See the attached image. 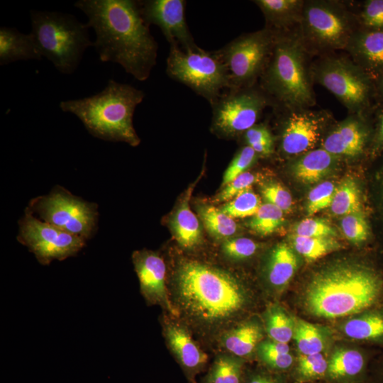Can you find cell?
I'll list each match as a JSON object with an SVG mask.
<instances>
[{
    "label": "cell",
    "mask_w": 383,
    "mask_h": 383,
    "mask_svg": "<svg viewBox=\"0 0 383 383\" xmlns=\"http://www.w3.org/2000/svg\"><path fill=\"white\" fill-rule=\"evenodd\" d=\"M328 362L321 353L301 355L298 372L303 378L313 379L323 376L328 370Z\"/></svg>",
    "instance_id": "obj_41"
},
{
    "label": "cell",
    "mask_w": 383,
    "mask_h": 383,
    "mask_svg": "<svg viewBox=\"0 0 383 383\" xmlns=\"http://www.w3.org/2000/svg\"><path fill=\"white\" fill-rule=\"evenodd\" d=\"M383 282L362 265L339 263L318 272L305 292V306L313 315L335 318L370 308L379 299Z\"/></svg>",
    "instance_id": "obj_2"
},
{
    "label": "cell",
    "mask_w": 383,
    "mask_h": 383,
    "mask_svg": "<svg viewBox=\"0 0 383 383\" xmlns=\"http://www.w3.org/2000/svg\"><path fill=\"white\" fill-rule=\"evenodd\" d=\"M249 383H276V382L267 377L257 376L253 378Z\"/></svg>",
    "instance_id": "obj_47"
},
{
    "label": "cell",
    "mask_w": 383,
    "mask_h": 383,
    "mask_svg": "<svg viewBox=\"0 0 383 383\" xmlns=\"http://www.w3.org/2000/svg\"><path fill=\"white\" fill-rule=\"evenodd\" d=\"M246 145L257 155L269 156L273 152L274 138L269 128L262 124L255 125L244 133Z\"/></svg>",
    "instance_id": "obj_37"
},
{
    "label": "cell",
    "mask_w": 383,
    "mask_h": 383,
    "mask_svg": "<svg viewBox=\"0 0 383 383\" xmlns=\"http://www.w3.org/2000/svg\"><path fill=\"white\" fill-rule=\"evenodd\" d=\"M301 21L306 38L323 48H347L353 35L345 11L330 2L304 4Z\"/></svg>",
    "instance_id": "obj_13"
},
{
    "label": "cell",
    "mask_w": 383,
    "mask_h": 383,
    "mask_svg": "<svg viewBox=\"0 0 383 383\" xmlns=\"http://www.w3.org/2000/svg\"><path fill=\"white\" fill-rule=\"evenodd\" d=\"M326 118L322 111L305 109L292 110L284 121L282 150L291 155L312 150L320 138Z\"/></svg>",
    "instance_id": "obj_15"
},
{
    "label": "cell",
    "mask_w": 383,
    "mask_h": 383,
    "mask_svg": "<svg viewBox=\"0 0 383 383\" xmlns=\"http://www.w3.org/2000/svg\"><path fill=\"white\" fill-rule=\"evenodd\" d=\"M144 96L143 91L110 79L101 92L84 99L62 101L60 108L77 116L95 137L136 146L140 138L133 117Z\"/></svg>",
    "instance_id": "obj_4"
},
{
    "label": "cell",
    "mask_w": 383,
    "mask_h": 383,
    "mask_svg": "<svg viewBox=\"0 0 383 383\" xmlns=\"http://www.w3.org/2000/svg\"><path fill=\"white\" fill-rule=\"evenodd\" d=\"M336 188L331 182H323L311 190L308 195L307 213L312 216L320 211L330 207Z\"/></svg>",
    "instance_id": "obj_38"
},
{
    "label": "cell",
    "mask_w": 383,
    "mask_h": 383,
    "mask_svg": "<svg viewBox=\"0 0 383 383\" xmlns=\"http://www.w3.org/2000/svg\"><path fill=\"white\" fill-rule=\"evenodd\" d=\"M284 212L278 207L266 203L249 221V228L255 233L268 235L275 232L283 223Z\"/></svg>",
    "instance_id": "obj_32"
},
{
    "label": "cell",
    "mask_w": 383,
    "mask_h": 383,
    "mask_svg": "<svg viewBox=\"0 0 383 383\" xmlns=\"http://www.w3.org/2000/svg\"><path fill=\"white\" fill-rule=\"evenodd\" d=\"M367 137L363 123L352 117L328 133L323 140V148L333 156L355 157L363 152Z\"/></svg>",
    "instance_id": "obj_18"
},
{
    "label": "cell",
    "mask_w": 383,
    "mask_h": 383,
    "mask_svg": "<svg viewBox=\"0 0 383 383\" xmlns=\"http://www.w3.org/2000/svg\"><path fill=\"white\" fill-rule=\"evenodd\" d=\"M297 265V258L292 250L287 244L277 245L269 258L267 278L270 283L276 287L285 285L293 277Z\"/></svg>",
    "instance_id": "obj_24"
},
{
    "label": "cell",
    "mask_w": 383,
    "mask_h": 383,
    "mask_svg": "<svg viewBox=\"0 0 383 383\" xmlns=\"http://www.w3.org/2000/svg\"><path fill=\"white\" fill-rule=\"evenodd\" d=\"M140 5L146 23L157 26L170 46H178L187 52L199 47L187 23L186 1L148 0L140 1Z\"/></svg>",
    "instance_id": "obj_14"
},
{
    "label": "cell",
    "mask_w": 383,
    "mask_h": 383,
    "mask_svg": "<svg viewBox=\"0 0 383 383\" xmlns=\"http://www.w3.org/2000/svg\"><path fill=\"white\" fill-rule=\"evenodd\" d=\"M261 205L260 197L250 188L227 201L220 209L232 218H245L253 216Z\"/></svg>",
    "instance_id": "obj_33"
},
{
    "label": "cell",
    "mask_w": 383,
    "mask_h": 383,
    "mask_svg": "<svg viewBox=\"0 0 383 383\" xmlns=\"http://www.w3.org/2000/svg\"><path fill=\"white\" fill-rule=\"evenodd\" d=\"M357 65L371 78L383 74V30H367L354 33L348 45Z\"/></svg>",
    "instance_id": "obj_17"
},
{
    "label": "cell",
    "mask_w": 383,
    "mask_h": 383,
    "mask_svg": "<svg viewBox=\"0 0 383 383\" xmlns=\"http://www.w3.org/2000/svg\"><path fill=\"white\" fill-rule=\"evenodd\" d=\"M18 238L44 265L76 255L85 244V239L40 221L28 211L20 221Z\"/></svg>",
    "instance_id": "obj_12"
},
{
    "label": "cell",
    "mask_w": 383,
    "mask_h": 383,
    "mask_svg": "<svg viewBox=\"0 0 383 383\" xmlns=\"http://www.w3.org/2000/svg\"><path fill=\"white\" fill-rule=\"evenodd\" d=\"M257 350L261 359L273 368L284 370L289 368L293 362L288 343L274 340L263 341L258 344Z\"/></svg>",
    "instance_id": "obj_34"
},
{
    "label": "cell",
    "mask_w": 383,
    "mask_h": 383,
    "mask_svg": "<svg viewBox=\"0 0 383 383\" xmlns=\"http://www.w3.org/2000/svg\"><path fill=\"white\" fill-rule=\"evenodd\" d=\"M277 33L265 28L245 33L216 50L227 67L229 89L253 86L269 62Z\"/></svg>",
    "instance_id": "obj_8"
},
{
    "label": "cell",
    "mask_w": 383,
    "mask_h": 383,
    "mask_svg": "<svg viewBox=\"0 0 383 383\" xmlns=\"http://www.w3.org/2000/svg\"><path fill=\"white\" fill-rule=\"evenodd\" d=\"M176 289L184 310L205 323L230 319L246 301L244 289L234 277L196 261L184 262L179 266Z\"/></svg>",
    "instance_id": "obj_3"
},
{
    "label": "cell",
    "mask_w": 383,
    "mask_h": 383,
    "mask_svg": "<svg viewBox=\"0 0 383 383\" xmlns=\"http://www.w3.org/2000/svg\"><path fill=\"white\" fill-rule=\"evenodd\" d=\"M265 92L252 87L228 89L211 105L212 130L233 137L255 125L268 104Z\"/></svg>",
    "instance_id": "obj_9"
},
{
    "label": "cell",
    "mask_w": 383,
    "mask_h": 383,
    "mask_svg": "<svg viewBox=\"0 0 383 383\" xmlns=\"http://www.w3.org/2000/svg\"><path fill=\"white\" fill-rule=\"evenodd\" d=\"M133 262L140 290L148 302L160 304L173 312L165 287V264L162 258L151 251L135 252Z\"/></svg>",
    "instance_id": "obj_16"
},
{
    "label": "cell",
    "mask_w": 383,
    "mask_h": 383,
    "mask_svg": "<svg viewBox=\"0 0 383 383\" xmlns=\"http://www.w3.org/2000/svg\"><path fill=\"white\" fill-rule=\"evenodd\" d=\"M30 209V212L38 213L43 221L84 239L91 235L96 225L94 204L65 191L53 192L32 200Z\"/></svg>",
    "instance_id": "obj_11"
},
{
    "label": "cell",
    "mask_w": 383,
    "mask_h": 383,
    "mask_svg": "<svg viewBox=\"0 0 383 383\" xmlns=\"http://www.w3.org/2000/svg\"><path fill=\"white\" fill-rule=\"evenodd\" d=\"M262 338L260 326L255 322H246L227 332L223 344L233 355L243 357L254 350Z\"/></svg>",
    "instance_id": "obj_25"
},
{
    "label": "cell",
    "mask_w": 383,
    "mask_h": 383,
    "mask_svg": "<svg viewBox=\"0 0 383 383\" xmlns=\"http://www.w3.org/2000/svg\"><path fill=\"white\" fill-rule=\"evenodd\" d=\"M379 91L383 96V74L378 79Z\"/></svg>",
    "instance_id": "obj_49"
},
{
    "label": "cell",
    "mask_w": 383,
    "mask_h": 383,
    "mask_svg": "<svg viewBox=\"0 0 383 383\" xmlns=\"http://www.w3.org/2000/svg\"><path fill=\"white\" fill-rule=\"evenodd\" d=\"M341 228L346 238L355 243H362L368 237L367 223L361 211L343 216Z\"/></svg>",
    "instance_id": "obj_39"
},
{
    "label": "cell",
    "mask_w": 383,
    "mask_h": 383,
    "mask_svg": "<svg viewBox=\"0 0 383 383\" xmlns=\"http://www.w3.org/2000/svg\"><path fill=\"white\" fill-rule=\"evenodd\" d=\"M198 213L206 230L217 239L228 238L238 231V225L220 209L204 204L198 208Z\"/></svg>",
    "instance_id": "obj_26"
},
{
    "label": "cell",
    "mask_w": 383,
    "mask_h": 383,
    "mask_svg": "<svg viewBox=\"0 0 383 383\" xmlns=\"http://www.w3.org/2000/svg\"><path fill=\"white\" fill-rule=\"evenodd\" d=\"M166 72L204 97L211 106L230 88L227 67L216 50L209 52L198 47L187 52L171 45Z\"/></svg>",
    "instance_id": "obj_7"
},
{
    "label": "cell",
    "mask_w": 383,
    "mask_h": 383,
    "mask_svg": "<svg viewBox=\"0 0 383 383\" xmlns=\"http://www.w3.org/2000/svg\"><path fill=\"white\" fill-rule=\"evenodd\" d=\"M360 18L366 29L383 30V0L367 1Z\"/></svg>",
    "instance_id": "obj_46"
},
{
    "label": "cell",
    "mask_w": 383,
    "mask_h": 383,
    "mask_svg": "<svg viewBox=\"0 0 383 383\" xmlns=\"http://www.w3.org/2000/svg\"><path fill=\"white\" fill-rule=\"evenodd\" d=\"M330 208L336 216L361 211L360 190L353 179H345L336 188Z\"/></svg>",
    "instance_id": "obj_28"
},
{
    "label": "cell",
    "mask_w": 383,
    "mask_h": 383,
    "mask_svg": "<svg viewBox=\"0 0 383 383\" xmlns=\"http://www.w3.org/2000/svg\"><path fill=\"white\" fill-rule=\"evenodd\" d=\"M294 338L301 355L321 353L324 348V339L320 330L309 322L297 321Z\"/></svg>",
    "instance_id": "obj_31"
},
{
    "label": "cell",
    "mask_w": 383,
    "mask_h": 383,
    "mask_svg": "<svg viewBox=\"0 0 383 383\" xmlns=\"http://www.w3.org/2000/svg\"><path fill=\"white\" fill-rule=\"evenodd\" d=\"M193 187H190L187 191L170 221L175 239L185 249L194 248L201 241L199 220L190 209L189 204Z\"/></svg>",
    "instance_id": "obj_20"
},
{
    "label": "cell",
    "mask_w": 383,
    "mask_h": 383,
    "mask_svg": "<svg viewBox=\"0 0 383 383\" xmlns=\"http://www.w3.org/2000/svg\"><path fill=\"white\" fill-rule=\"evenodd\" d=\"M267 331L272 340L288 343L294 337V326L284 311L273 309L267 315Z\"/></svg>",
    "instance_id": "obj_35"
},
{
    "label": "cell",
    "mask_w": 383,
    "mask_h": 383,
    "mask_svg": "<svg viewBox=\"0 0 383 383\" xmlns=\"http://www.w3.org/2000/svg\"><path fill=\"white\" fill-rule=\"evenodd\" d=\"M267 27L274 31L284 28L301 18L304 3L299 0H257Z\"/></svg>",
    "instance_id": "obj_22"
},
{
    "label": "cell",
    "mask_w": 383,
    "mask_h": 383,
    "mask_svg": "<svg viewBox=\"0 0 383 383\" xmlns=\"http://www.w3.org/2000/svg\"><path fill=\"white\" fill-rule=\"evenodd\" d=\"M300 39L277 33L271 57L262 74V86L283 106L302 109L314 102Z\"/></svg>",
    "instance_id": "obj_5"
},
{
    "label": "cell",
    "mask_w": 383,
    "mask_h": 383,
    "mask_svg": "<svg viewBox=\"0 0 383 383\" xmlns=\"http://www.w3.org/2000/svg\"><path fill=\"white\" fill-rule=\"evenodd\" d=\"M30 33L40 55L63 74H72L79 65L84 52L94 46L88 27L74 16L57 11H30Z\"/></svg>",
    "instance_id": "obj_6"
},
{
    "label": "cell",
    "mask_w": 383,
    "mask_h": 383,
    "mask_svg": "<svg viewBox=\"0 0 383 383\" xmlns=\"http://www.w3.org/2000/svg\"><path fill=\"white\" fill-rule=\"evenodd\" d=\"M261 193L267 203L278 207L283 212H289L292 209V196L280 184L271 182L264 184Z\"/></svg>",
    "instance_id": "obj_45"
},
{
    "label": "cell",
    "mask_w": 383,
    "mask_h": 383,
    "mask_svg": "<svg viewBox=\"0 0 383 383\" xmlns=\"http://www.w3.org/2000/svg\"><path fill=\"white\" fill-rule=\"evenodd\" d=\"M240 370V360L228 355L220 356L213 367L211 383H239Z\"/></svg>",
    "instance_id": "obj_36"
},
{
    "label": "cell",
    "mask_w": 383,
    "mask_h": 383,
    "mask_svg": "<svg viewBox=\"0 0 383 383\" xmlns=\"http://www.w3.org/2000/svg\"><path fill=\"white\" fill-rule=\"evenodd\" d=\"M292 243L300 255L306 260H318L337 250L339 244L333 237H303L293 235Z\"/></svg>",
    "instance_id": "obj_30"
},
{
    "label": "cell",
    "mask_w": 383,
    "mask_h": 383,
    "mask_svg": "<svg viewBox=\"0 0 383 383\" xmlns=\"http://www.w3.org/2000/svg\"><path fill=\"white\" fill-rule=\"evenodd\" d=\"M294 235L303 237H334L335 229L321 218H309L302 220L294 228Z\"/></svg>",
    "instance_id": "obj_42"
},
{
    "label": "cell",
    "mask_w": 383,
    "mask_h": 383,
    "mask_svg": "<svg viewBox=\"0 0 383 383\" xmlns=\"http://www.w3.org/2000/svg\"><path fill=\"white\" fill-rule=\"evenodd\" d=\"M334 163L333 155L323 148L306 152L294 165L295 177L301 182L313 184L324 177Z\"/></svg>",
    "instance_id": "obj_23"
},
{
    "label": "cell",
    "mask_w": 383,
    "mask_h": 383,
    "mask_svg": "<svg viewBox=\"0 0 383 383\" xmlns=\"http://www.w3.org/2000/svg\"><path fill=\"white\" fill-rule=\"evenodd\" d=\"M379 140L383 142V113L379 116Z\"/></svg>",
    "instance_id": "obj_48"
},
{
    "label": "cell",
    "mask_w": 383,
    "mask_h": 383,
    "mask_svg": "<svg viewBox=\"0 0 383 383\" xmlns=\"http://www.w3.org/2000/svg\"><path fill=\"white\" fill-rule=\"evenodd\" d=\"M74 6L86 14L87 26L96 33L94 46L101 61L119 64L139 81L150 77L158 46L143 19L140 1L80 0Z\"/></svg>",
    "instance_id": "obj_1"
},
{
    "label": "cell",
    "mask_w": 383,
    "mask_h": 383,
    "mask_svg": "<svg viewBox=\"0 0 383 383\" xmlns=\"http://www.w3.org/2000/svg\"><path fill=\"white\" fill-rule=\"evenodd\" d=\"M314 75L350 111H360L368 105L372 79L357 64L341 57L328 58L317 65Z\"/></svg>",
    "instance_id": "obj_10"
},
{
    "label": "cell",
    "mask_w": 383,
    "mask_h": 383,
    "mask_svg": "<svg viewBox=\"0 0 383 383\" xmlns=\"http://www.w3.org/2000/svg\"><path fill=\"white\" fill-rule=\"evenodd\" d=\"M256 152L249 146L240 148L224 172L222 187H223L240 174L247 172L257 158Z\"/></svg>",
    "instance_id": "obj_40"
},
{
    "label": "cell",
    "mask_w": 383,
    "mask_h": 383,
    "mask_svg": "<svg viewBox=\"0 0 383 383\" xmlns=\"http://www.w3.org/2000/svg\"><path fill=\"white\" fill-rule=\"evenodd\" d=\"M365 360L355 350L340 349L333 354L328 365V373L333 378L353 377L363 369Z\"/></svg>",
    "instance_id": "obj_27"
},
{
    "label": "cell",
    "mask_w": 383,
    "mask_h": 383,
    "mask_svg": "<svg viewBox=\"0 0 383 383\" xmlns=\"http://www.w3.org/2000/svg\"><path fill=\"white\" fill-rule=\"evenodd\" d=\"M257 250V243L246 238H230L226 240L222 245L224 255L233 260L248 258L253 255Z\"/></svg>",
    "instance_id": "obj_44"
},
{
    "label": "cell",
    "mask_w": 383,
    "mask_h": 383,
    "mask_svg": "<svg viewBox=\"0 0 383 383\" xmlns=\"http://www.w3.org/2000/svg\"><path fill=\"white\" fill-rule=\"evenodd\" d=\"M165 333L170 348L184 367L197 368L206 362L207 355L199 348L185 328L177 324H168Z\"/></svg>",
    "instance_id": "obj_21"
},
{
    "label": "cell",
    "mask_w": 383,
    "mask_h": 383,
    "mask_svg": "<svg viewBox=\"0 0 383 383\" xmlns=\"http://www.w3.org/2000/svg\"><path fill=\"white\" fill-rule=\"evenodd\" d=\"M257 177L251 172H245L223 187V189L214 198V203L227 202L240 193L251 188Z\"/></svg>",
    "instance_id": "obj_43"
},
{
    "label": "cell",
    "mask_w": 383,
    "mask_h": 383,
    "mask_svg": "<svg viewBox=\"0 0 383 383\" xmlns=\"http://www.w3.org/2000/svg\"><path fill=\"white\" fill-rule=\"evenodd\" d=\"M345 335L356 340H372L383 336V316L370 313L348 321L343 328Z\"/></svg>",
    "instance_id": "obj_29"
},
{
    "label": "cell",
    "mask_w": 383,
    "mask_h": 383,
    "mask_svg": "<svg viewBox=\"0 0 383 383\" xmlns=\"http://www.w3.org/2000/svg\"><path fill=\"white\" fill-rule=\"evenodd\" d=\"M42 55L31 35L20 33L16 28H0V65L18 60H40Z\"/></svg>",
    "instance_id": "obj_19"
}]
</instances>
